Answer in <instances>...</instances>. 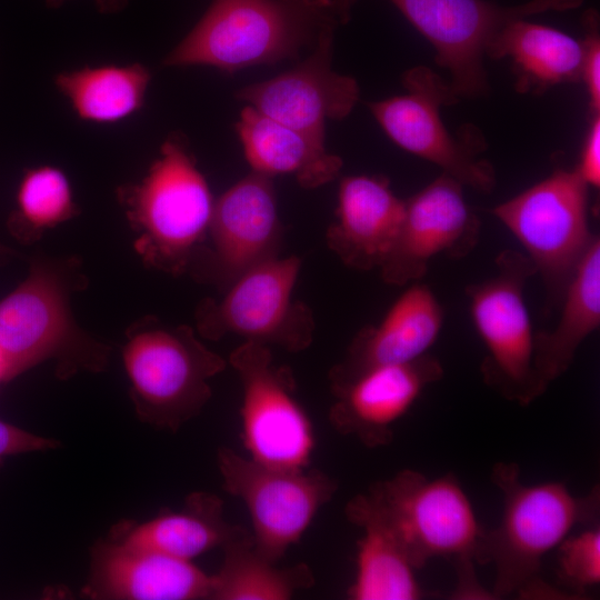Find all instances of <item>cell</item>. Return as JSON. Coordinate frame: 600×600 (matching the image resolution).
<instances>
[{"label":"cell","instance_id":"obj_18","mask_svg":"<svg viewBox=\"0 0 600 600\" xmlns=\"http://www.w3.org/2000/svg\"><path fill=\"white\" fill-rule=\"evenodd\" d=\"M211 576L191 560L110 536L91 551L84 594L108 600H210Z\"/></svg>","mask_w":600,"mask_h":600},{"label":"cell","instance_id":"obj_1","mask_svg":"<svg viewBox=\"0 0 600 600\" xmlns=\"http://www.w3.org/2000/svg\"><path fill=\"white\" fill-rule=\"evenodd\" d=\"M338 23L333 0H212L162 64L227 73L276 64L312 49Z\"/></svg>","mask_w":600,"mask_h":600},{"label":"cell","instance_id":"obj_27","mask_svg":"<svg viewBox=\"0 0 600 600\" xmlns=\"http://www.w3.org/2000/svg\"><path fill=\"white\" fill-rule=\"evenodd\" d=\"M221 549L223 560L211 574L210 600H287L314 584L307 563L279 568L260 556L246 529Z\"/></svg>","mask_w":600,"mask_h":600},{"label":"cell","instance_id":"obj_26","mask_svg":"<svg viewBox=\"0 0 600 600\" xmlns=\"http://www.w3.org/2000/svg\"><path fill=\"white\" fill-rule=\"evenodd\" d=\"M151 81L139 63L82 67L54 77L57 89L83 121L113 123L139 111Z\"/></svg>","mask_w":600,"mask_h":600},{"label":"cell","instance_id":"obj_33","mask_svg":"<svg viewBox=\"0 0 600 600\" xmlns=\"http://www.w3.org/2000/svg\"><path fill=\"white\" fill-rule=\"evenodd\" d=\"M49 8L58 9L68 0H44ZM97 10L100 13L111 14L118 13L127 8L129 0H93Z\"/></svg>","mask_w":600,"mask_h":600},{"label":"cell","instance_id":"obj_8","mask_svg":"<svg viewBox=\"0 0 600 600\" xmlns=\"http://www.w3.org/2000/svg\"><path fill=\"white\" fill-rule=\"evenodd\" d=\"M588 188L576 169L559 168L491 209L526 250L551 306L561 301L579 261L598 237L589 226Z\"/></svg>","mask_w":600,"mask_h":600},{"label":"cell","instance_id":"obj_13","mask_svg":"<svg viewBox=\"0 0 600 600\" xmlns=\"http://www.w3.org/2000/svg\"><path fill=\"white\" fill-rule=\"evenodd\" d=\"M242 386L241 439L249 458L273 468H309L316 447L312 421L294 396L289 368L267 346L243 342L229 357Z\"/></svg>","mask_w":600,"mask_h":600},{"label":"cell","instance_id":"obj_29","mask_svg":"<svg viewBox=\"0 0 600 600\" xmlns=\"http://www.w3.org/2000/svg\"><path fill=\"white\" fill-rule=\"evenodd\" d=\"M558 578L574 598L600 582V527L588 526L578 534L568 536L557 547Z\"/></svg>","mask_w":600,"mask_h":600},{"label":"cell","instance_id":"obj_35","mask_svg":"<svg viewBox=\"0 0 600 600\" xmlns=\"http://www.w3.org/2000/svg\"><path fill=\"white\" fill-rule=\"evenodd\" d=\"M14 254L16 252L11 248L0 243V266L6 264Z\"/></svg>","mask_w":600,"mask_h":600},{"label":"cell","instance_id":"obj_32","mask_svg":"<svg viewBox=\"0 0 600 600\" xmlns=\"http://www.w3.org/2000/svg\"><path fill=\"white\" fill-rule=\"evenodd\" d=\"M582 180L590 187L600 184V120L597 114L586 138L581 158L576 168Z\"/></svg>","mask_w":600,"mask_h":600},{"label":"cell","instance_id":"obj_23","mask_svg":"<svg viewBox=\"0 0 600 600\" xmlns=\"http://www.w3.org/2000/svg\"><path fill=\"white\" fill-rule=\"evenodd\" d=\"M244 528L223 517V501L206 491L191 492L179 511L163 512L134 524L120 523L111 534L128 543L171 557L192 560L222 548Z\"/></svg>","mask_w":600,"mask_h":600},{"label":"cell","instance_id":"obj_19","mask_svg":"<svg viewBox=\"0 0 600 600\" xmlns=\"http://www.w3.org/2000/svg\"><path fill=\"white\" fill-rule=\"evenodd\" d=\"M418 282L401 293L378 324L357 333L344 358L329 372L331 389L368 369L409 362L429 353L444 314L430 287Z\"/></svg>","mask_w":600,"mask_h":600},{"label":"cell","instance_id":"obj_28","mask_svg":"<svg viewBox=\"0 0 600 600\" xmlns=\"http://www.w3.org/2000/svg\"><path fill=\"white\" fill-rule=\"evenodd\" d=\"M78 213L64 172L53 166H39L28 169L20 180L8 229L18 241L30 243Z\"/></svg>","mask_w":600,"mask_h":600},{"label":"cell","instance_id":"obj_34","mask_svg":"<svg viewBox=\"0 0 600 600\" xmlns=\"http://www.w3.org/2000/svg\"><path fill=\"white\" fill-rule=\"evenodd\" d=\"M10 381L8 366L6 359L0 350V387Z\"/></svg>","mask_w":600,"mask_h":600},{"label":"cell","instance_id":"obj_12","mask_svg":"<svg viewBox=\"0 0 600 600\" xmlns=\"http://www.w3.org/2000/svg\"><path fill=\"white\" fill-rule=\"evenodd\" d=\"M408 93L369 103L378 123L402 149L439 166L463 186L490 193L497 183L492 164L479 158L486 150L480 131L469 124L453 138L440 118V107L459 98L431 69L419 66L402 77Z\"/></svg>","mask_w":600,"mask_h":600},{"label":"cell","instance_id":"obj_10","mask_svg":"<svg viewBox=\"0 0 600 600\" xmlns=\"http://www.w3.org/2000/svg\"><path fill=\"white\" fill-rule=\"evenodd\" d=\"M300 268L298 257L278 256L248 270L227 288L220 301L200 303L198 332L210 340L232 334L289 352L307 349L314 321L309 307L293 299Z\"/></svg>","mask_w":600,"mask_h":600},{"label":"cell","instance_id":"obj_20","mask_svg":"<svg viewBox=\"0 0 600 600\" xmlns=\"http://www.w3.org/2000/svg\"><path fill=\"white\" fill-rule=\"evenodd\" d=\"M406 200L382 176H349L339 186L337 220L327 230L329 249L348 267L381 268L396 243Z\"/></svg>","mask_w":600,"mask_h":600},{"label":"cell","instance_id":"obj_4","mask_svg":"<svg viewBox=\"0 0 600 600\" xmlns=\"http://www.w3.org/2000/svg\"><path fill=\"white\" fill-rule=\"evenodd\" d=\"M366 493L416 570L442 557L453 561L457 581L477 577L484 529L453 473L429 478L403 469L373 482Z\"/></svg>","mask_w":600,"mask_h":600},{"label":"cell","instance_id":"obj_6","mask_svg":"<svg viewBox=\"0 0 600 600\" xmlns=\"http://www.w3.org/2000/svg\"><path fill=\"white\" fill-rule=\"evenodd\" d=\"M122 357L138 419L171 432L202 411L209 380L227 367L190 327L148 319L130 328Z\"/></svg>","mask_w":600,"mask_h":600},{"label":"cell","instance_id":"obj_24","mask_svg":"<svg viewBox=\"0 0 600 600\" xmlns=\"http://www.w3.org/2000/svg\"><path fill=\"white\" fill-rule=\"evenodd\" d=\"M560 304L556 327L550 331L534 332L533 366L547 389L569 369L580 344L599 328V237L579 261Z\"/></svg>","mask_w":600,"mask_h":600},{"label":"cell","instance_id":"obj_25","mask_svg":"<svg viewBox=\"0 0 600 600\" xmlns=\"http://www.w3.org/2000/svg\"><path fill=\"white\" fill-rule=\"evenodd\" d=\"M583 42L551 27L524 19L508 23L486 56L510 58L520 93H543L553 86L581 79Z\"/></svg>","mask_w":600,"mask_h":600},{"label":"cell","instance_id":"obj_21","mask_svg":"<svg viewBox=\"0 0 600 600\" xmlns=\"http://www.w3.org/2000/svg\"><path fill=\"white\" fill-rule=\"evenodd\" d=\"M236 130L251 171L273 178L293 176L306 189L334 180L342 159L326 141L271 119L250 106L242 109Z\"/></svg>","mask_w":600,"mask_h":600},{"label":"cell","instance_id":"obj_30","mask_svg":"<svg viewBox=\"0 0 600 600\" xmlns=\"http://www.w3.org/2000/svg\"><path fill=\"white\" fill-rule=\"evenodd\" d=\"M588 34L583 42V60L581 79L584 80L590 98L592 112L598 114L600 109V40L596 29L594 14L588 17Z\"/></svg>","mask_w":600,"mask_h":600},{"label":"cell","instance_id":"obj_9","mask_svg":"<svg viewBox=\"0 0 600 600\" xmlns=\"http://www.w3.org/2000/svg\"><path fill=\"white\" fill-rule=\"evenodd\" d=\"M357 0H333L340 23H346ZM436 50V62L451 74L458 97L489 92L483 57L510 22L546 11H564L583 0H529L503 7L486 0H390Z\"/></svg>","mask_w":600,"mask_h":600},{"label":"cell","instance_id":"obj_16","mask_svg":"<svg viewBox=\"0 0 600 600\" xmlns=\"http://www.w3.org/2000/svg\"><path fill=\"white\" fill-rule=\"evenodd\" d=\"M440 360L427 353L416 360L368 369L331 389L332 428L356 438L367 448L392 442L396 423L411 409L422 391L443 377Z\"/></svg>","mask_w":600,"mask_h":600},{"label":"cell","instance_id":"obj_15","mask_svg":"<svg viewBox=\"0 0 600 600\" xmlns=\"http://www.w3.org/2000/svg\"><path fill=\"white\" fill-rule=\"evenodd\" d=\"M334 30H326L296 67L239 89L236 98L271 119L326 141V121L344 119L359 100L356 79L331 69Z\"/></svg>","mask_w":600,"mask_h":600},{"label":"cell","instance_id":"obj_31","mask_svg":"<svg viewBox=\"0 0 600 600\" xmlns=\"http://www.w3.org/2000/svg\"><path fill=\"white\" fill-rule=\"evenodd\" d=\"M59 442L54 439L30 433L17 426L0 420V458L54 449Z\"/></svg>","mask_w":600,"mask_h":600},{"label":"cell","instance_id":"obj_36","mask_svg":"<svg viewBox=\"0 0 600 600\" xmlns=\"http://www.w3.org/2000/svg\"><path fill=\"white\" fill-rule=\"evenodd\" d=\"M1 463H2V459L0 458V466H1Z\"/></svg>","mask_w":600,"mask_h":600},{"label":"cell","instance_id":"obj_22","mask_svg":"<svg viewBox=\"0 0 600 600\" xmlns=\"http://www.w3.org/2000/svg\"><path fill=\"white\" fill-rule=\"evenodd\" d=\"M347 520L362 529L357 541L356 574L347 596L351 600H418L423 591L398 539L366 492L344 507Z\"/></svg>","mask_w":600,"mask_h":600},{"label":"cell","instance_id":"obj_5","mask_svg":"<svg viewBox=\"0 0 600 600\" xmlns=\"http://www.w3.org/2000/svg\"><path fill=\"white\" fill-rule=\"evenodd\" d=\"M118 196L141 234L140 253L162 270L182 271L208 232L214 206L183 134L170 133L142 181L121 187Z\"/></svg>","mask_w":600,"mask_h":600},{"label":"cell","instance_id":"obj_11","mask_svg":"<svg viewBox=\"0 0 600 600\" xmlns=\"http://www.w3.org/2000/svg\"><path fill=\"white\" fill-rule=\"evenodd\" d=\"M217 464L223 490L246 506L254 550L278 563L298 543L320 509L338 490L336 479L318 469H280L220 447Z\"/></svg>","mask_w":600,"mask_h":600},{"label":"cell","instance_id":"obj_7","mask_svg":"<svg viewBox=\"0 0 600 600\" xmlns=\"http://www.w3.org/2000/svg\"><path fill=\"white\" fill-rule=\"evenodd\" d=\"M536 273L527 254L506 249L496 258L492 277L466 288L471 320L486 348L482 380L521 407L547 390L533 366L534 331L524 299L527 281Z\"/></svg>","mask_w":600,"mask_h":600},{"label":"cell","instance_id":"obj_17","mask_svg":"<svg viewBox=\"0 0 600 600\" xmlns=\"http://www.w3.org/2000/svg\"><path fill=\"white\" fill-rule=\"evenodd\" d=\"M208 232L212 277L222 289L278 257L282 226L272 178L251 171L230 187L214 201Z\"/></svg>","mask_w":600,"mask_h":600},{"label":"cell","instance_id":"obj_3","mask_svg":"<svg viewBox=\"0 0 600 600\" xmlns=\"http://www.w3.org/2000/svg\"><path fill=\"white\" fill-rule=\"evenodd\" d=\"M82 280L76 259L38 257L27 278L0 300V350L10 380L46 361L56 363L61 379L104 370L109 347L81 329L70 308Z\"/></svg>","mask_w":600,"mask_h":600},{"label":"cell","instance_id":"obj_14","mask_svg":"<svg viewBox=\"0 0 600 600\" xmlns=\"http://www.w3.org/2000/svg\"><path fill=\"white\" fill-rule=\"evenodd\" d=\"M462 187L442 173L406 200L400 232L380 268L386 283L404 286L420 281L434 257L461 259L476 248L480 220L468 206Z\"/></svg>","mask_w":600,"mask_h":600},{"label":"cell","instance_id":"obj_2","mask_svg":"<svg viewBox=\"0 0 600 600\" xmlns=\"http://www.w3.org/2000/svg\"><path fill=\"white\" fill-rule=\"evenodd\" d=\"M490 479L502 496L498 526L486 530L478 563L494 567V599L538 581L542 559L580 524L599 523L600 489L574 494L561 481L528 484L517 462H497Z\"/></svg>","mask_w":600,"mask_h":600}]
</instances>
